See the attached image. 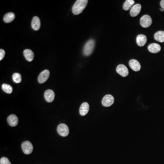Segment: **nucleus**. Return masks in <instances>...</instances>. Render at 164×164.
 Wrapping results in <instances>:
<instances>
[{"mask_svg": "<svg viewBox=\"0 0 164 164\" xmlns=\"http://www.w3.org/2000/svg\"><path fill=\"white\" fill-rule=\"evenodd\" d=\"M88 3L87 0H78L72 7V12L74 15H79L86 8Z\"/></svg>", "mask_w": 164, "mask_h": 164, "instance_id": "nucleus-1", "label": "nucleus"}, {"mask_svg": "<svg viewBox=\"0 0 164 164\" xmlns=\"http://www.w3.org/2000/svg\"><path fill=\"white\" fill-rule=\"evenodd\" d=\"M95 46V41L93 39H90L87 42L84 47L83 53L85 56H90L94 50Z\"/></svg>", "mask_w": 164, "mask_h": 164, "instance_id": "nucleus-2", "label": "nucleus"}, {"mask_svg": "<svg viewBox=\"0 0 164 164\" xmlns=\"http://www.w3.org/2000/svg\"><path fill=\"white\" fill-rule=\"evenodd\" d=\"M152 23V18L150 16L145 15L142 17L140 20V25L143 27L147 28L151 26Z\"/></svg>", "mask_w": 164, "mask_h": 164, "instance_id": "nucleus-3", "label": "nucleus"}, {"mask_svg": "<svg viewBox=\"0 0 164 164\" xmlns=\"http://www.w3.org/2000/svg\"><path fill=\"white\" fill-rule=\"evenodd\" d=\"M22 149L25 154L29 155L33 152V147L30 141H25L22 143Z\"/></svg>", "mask_w": 164, "mask_h": 164, "instance_id": "nucleus-4", "label": "nucleus"}, {"mask_svg": "<svg viewBox=\"0 0 164 164\" xmlns=\"http://www.w3.org/2000/svg\"><path fill=\"white\" fill-rule=\"evenodd\" d=\"M57 131L59 134L63 137L68 136L69 132V127L64 124H61L59 125L57 128Z\"/></svg>", "mask_w": 164, "mask_h": 164, "instance_id": "nucleus-5", "label": "nucleus"}, {"mask_svg": "<svg viewBox=\"0 0 164 164\" xmlns=\"http://www.w3.org/2000/svg\"><path fill=\"white\" fill-rule=\"evenodd\" d=\"M114 99L113 97L111 95H106L103 97L102 101V103L103 106L108 107L111 106L114 103Z\"/></svg>", "mask_w": 164, "mask_h": 164, "instance_id": "nucleus-6", "label": "nucleus"}, {"mask_svg": "<svg viewBox=\"0 0 164 164\" xmlns=\"http://www.w3.org/2000/svg\"><path fill=\"white\" fill-rule=\"evenodd\" d=\"M116 72L123 77H127L129 74V70L123 64H119L118 66L116 68Z\"/></svg>", "mask_w": 164, "mask_h": 164, "instance_id": "nucleus-7", "label": "nucleus"}, {"mask_svg": "<svg viewBox=\"0 0 164 164\" xmlns=\"http://www.w3.org/2000/svg\"><path fill=\"white\" fill-rule=\"evenodd\" d=\"M50 76V72L48 70H45L41 72L38 78V81L40 84H43L48 79Z\"/></svg>", "mask_w": 164, "mask_h": 164, "instance_id": "nucleus-8", "label": "nucleus"}, {"mask_svg": "<svg viewBox=\"0 0 164 164\" xmlns=\"http://www.w3.org/2000/svg\"><path fill=\"white\" fill-rule=\"evenodd\" d=\"M7 122L12 127L16 126L18 124V118L15 114H11L7 118Z\"/></svg>", "mask_w": 164, "mask_h": 164, "instance_id": "nucleus-9", "label": "nucleus"}, {"mask_svg": "<svg viewBox=\"0 0 164 164\" xmlns=\"http://www.w3.org/2000/svg\"><path fill=\"white\" fill-rule=\"evenodd\" d=\"M129 65L131 69L135 72L139 71L141 69L140 64L135 59L130 60L129 61Z\"/></svg>", "mask_w": 164, "mask_h": 164, "instance_id": "nucleus-10", "label": "nucleus"}, {"mask_svg": "<svg viewBox=\"0 0 164 164\" xmlns=\"http://www.w3.org/2000/svg\"><path fill=\"white\" fill-rule=\"evenodd\" d=\"M148 49L150 52L152 53H156L160 52L161 47L159 44L156 43H153L149 45Z\"/></svg>", "mask_w": 164, "mask_h": 164, "instance_id": "nucleus-11", "label": "nucleus"}, {"mask_svg": "<svg viewBox=\"0 0 164 164\" xmlns=\"http://www.w3.org/2000/svg\"><path fill=\"white\" fill-rule=\"evenodd\" d=\"M44 98L48 102H52L54 100V92L51 90H47L44 93Z\"/></svg>", "mask_w": 164, "mask_h": 164, "instance_id": "nucleus-12", "label": "nucleus"}, {"mask_svg": "<svg viewBox=\"0 0 164 164\" xmlns=\"http://www.w3.org/2000/svg\"><path fill=\"white\" fill-rule=\"evenodd\" d=\"M141 6L140 4H135L131 8L130 11V14L131 17H135L138 15L141 11Z\"/></svg>", "mask_w": 164, "mask_h": 164, "instance_id": "nucleus-13", "label": "nucleus"}, {"mask_svg": "<svg viewBox=\"0 0 164 164\" xmlns=\"http://www.w3.org/2000/svg\"><path fill=\"white\" fill-rule=\"evenodd\" d=\"M90 111V105L87 102L83 103L81 105L79 109V113L81 116H85Z\"/></svg>", "mask_w": 164, "mask_h": 164, "instance_id": "nucleus-14", "label": "nucleus"}, {"mask_svg": "<svg viewBox=\"0 0 164 164\" xmlns=\"http://www.w3.org/2000/svg\"><path fill=\"white\" fill-rule=\"evenodd\" d=\"M32 28L35 31H38L41 27V22L40 19L38 17H34L33 18L32 22Z\"/></svg>", "mask_w": 164, "mask_h": 164, "instance_id": "nucleus-15", "label": "nucleus"}, {"mask_svg": "<svg viewBox=\"0 0 164 164\" xmlns=\"http://www.w3.org/2000/svg\"><path fill=\"white\" fill-rule=\"evenodd\" d=\"M147 42V38L143 34H139L136 38V43L139 47L144 46Z\"/></svg>", "mask_w": 164, "mask_h": 164, "instance_id": "nucleus-16", "label": "nucleus"}, {"mask_svg": "<svg viewBox=\"0 0 164 164\" xmlns=\"http://www.w3.org/2000/svg\"><path fill=\"white\" fill-rule=\"evenodd\" d=\"M23 54H24L25 59L28 62H32L34 59V53L30 49H26L24 50Z\"/></svg>", "mask_w": 164, "mask_h": 164, "instance_id": "nucleus-17", "label": "nucleus"}, {"mask_svg": "<svg viewBox=\"0 0 164 164\" xmlns=\"http://www.w3.org/2000/svg\"><path fill=\"white\" fill-rule=\"evenodd\" d=\"M154 38L156 41L160 43L164 42V32L160 31L156 32L154 35Z\"/></svg>", "mask_w": 164, "mask_h": 164, "instance_id": "nucleus-18", "label": "nucleus"}, {"mask_svg": "<svg viewBox=\"0 0 164 164\" xmlns=\"http://www.w3.org/2000/svg\"><path fill=\"white\" fill-rule=\"evenodd\" d=\"M134 0H127L124 3L123 8L125 11L131 10L133 7L134 6Z\"/></svg>", "mask_w": 164, "mask_h": 164, "instance_id": "nucleus-19", "label": "nucleus"}, {"mask_svg": "<svg viewBox=\"0 0 164 164\" xmlns=\"http://www.w3.org/2000/svg\"><path fill=\"white\" fill-rule=\"evenodd\" d=\"M15 18V14L12 12H9L4 16L3 20L6 23H9L12 22Z\"/></svg>", "mask_w": 164, "mask_h": 164, "instance_id": "nucleus-20", "label": "nucleus"}, {"mask_svg": "<svg viewBox=\"0 0 164 164\" xmlns=\"http://www.w3.org/2000/svg\"><path fill=\"white\" fill-rule=\"evenodd\" d=\"M2 89L5 92L10 94L12 92L13 88L10 85L6 84H3L2 85Z\"/></svg>", "mask_w": 164, "mask_h": 164, "instance_id": "nucleus-21", "label": "nucleus"}, {"mask_svg": "<svg viewBox=\"0 0 164 164\" xmlns=\"http://www.w3.org/2000/svg\"><path fill=\"white\" fill-rule=\"evenodd\" d=\"M12 79L15 83H17V84L21 83L22 81L21 75L19 73H14L12 75Z\"/></svg>", "mask_w": 164, "mask_h": 164, "instance_id": "nucleus-22", "label": "nucleus"}, {"mask_svg": "<svg viewBox=\"0 0 164 164\" xmlns=\"http://www.w3.org/2000/svg\"><path fill=\"white\" fill-rule=\"evenodd\" d=\"M0 164H11V163L7 158H6V157H2L0 160Z\"/></svg>", "mask_w": 164, "mask_h": 164, "instance_id": "nucleus-23", "label": "nucleus"}, {"mask_svg": "<svg viewBox=\"0 0 164 164\" xmlns=\"http://www.w3.org/2000/svg\"><path fill=\"white\" fill-rule=\"evenodd\" d=\"M5 55V51L3 49H0V60L1 61L2 59L4 58Z\"/></svg>", "mask_w": 164, "mask_h": 164, "instance_id": "nucleus-24", "label": "nucleus"}, {"mask_svg": "<svg viewBox=\"0 0 164 164\" xmlns=\"http://www.w3.org/2000/svg\"><path fill=\"white\" fill-rule=\"evenodd\" d=\"M160 5L162 9H164V0H162L160 1Z\"/></svg>", "mask_w": 164, "mask_h": 164, "instance_id": "nucleus-25", "label": "nucleus"}, {"mask_svg": "<svg viewBox=\"0 0 164 164\" xmlns=\"http://www.w3.org/2000/svg\"><path fill=\"white\" fill-rule=\"evenodd\" d=\"M160 10L161 11V12H163V11H164V9H162V8H160Z\"/></svg>", "mask_w": 164, "mask_h": 164, "instance_id": "nucleus-26", "label": "nucleus"}]
</instances>
